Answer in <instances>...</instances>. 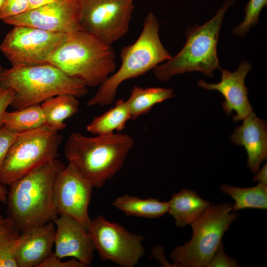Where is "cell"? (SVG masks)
Returning a JSON list of instances; mask_svg holds the SVG:
<instances>
[{
    "label": "cell",
    "mask_w": 267,
    "mask_h": 267,
    "mask_svg": "<svg viewBox=\"0 0 267 267\" xmlns=\"http://www.w3.org/2000/svg\"><path fill=\"white\" fill-rule=\"evenodd\" d=\"M55 159L12 182L7 193V216L20 232L54 221L58 214L53 199L58 173L65 167Z\"/></svg>",
    "instance_id": "1"
},
{
    "label": "cell",
    "mask_w": 267,
    "mask_h": 267,
    "mask_svg": "<svg viewBox=\"0 0 267 267\" xmlns=\"http://www.w3.org/2000/svg\"><path fill=\"white\" fill-rule=\"evenodd\" d=\"M134 143L133 138L125 134L89 137L74 132L68 136L64 152L68 163L93 187L99 188L122 169Z\"/></svg>",
    "instance_id": "2"
},
{
    "label": "cell",
    "mask_w": 267,
    "mask_h": 267,
    "mask_svg": "<svg viewBox=\"0 0 267 267\" xmlns=\"http://www.w3.org/2000/svg\"><path fill=\"white\" fill-rule=\"evenodd\" d=\"M47 63L88 87H99L116 66L111 45L82 28L66 35Z\"/></svg>",
    "instance_id": "3"
},
{
    "label": "cell",
    "mask_w": 267,
    "mask_h": 267,
    "mask_svg": "<svg viewBox=\"0 0 267 267\" xmlns=\"http://www.w3.org/2000/svg\"><path fill=\"white\" fill-rule=\"evenodd\" d=\"M160 24L155 14L148 13L138 39L121 50V65L99 87L86 103L88 107L106 106L114 100L119 86L125 81L139 77L154 69L172 57L159 37Z\"/></svg>",
    "instance_id": "4"
},
{
    "label": "cell",
    "mask_w": 267,
    "mask_h": 267,
    "mask_svg": "<svg viewBox=\"0 0 267 267\" xmlns=\"http://www.w3.org/2000/svg\"><path fill=\"white\" fill-rule=\"evenodd\" d=\"M0 87L15 93L11 106L15 110L40 104L52 96L70 94L78 98L88 93V87L80 80L67 75L58 68L44 64L12 66L3 69Z\"/></svg>",
    "instance_id": "5"
},
{
    "label": "cell",
    "mask_w": 267,
    "mask_h": 267,
    "mask_svg": "<svg viewBox=\"0 0 267 267\" xmlns=\"http://www.w3.org/2000/svg\"><path fill=\"white\" fill-rule=\"evenodd\" d=\"M234 3V0H225L208 22L188 26L186 41L182 49L153 69L156 79L167 82L175 75L192 71L213 77V72L221 69L217 51L220 30L226 12Z\"/></svg>",
    "instance_id": "6"
},
{
    "label": "cell",
    "mask_w": 267,
    "mask_h": 267,
    "mask_svg": "<svg viewBox=\"0 0 267 267\" xmlns=\"http://www.w3.org/2000/svg\"><path fill=\"white\" fill-rule=\"evenodd\" d=\"M238 216L229 203L211 204L190 224L193 232L190 240L172 250L170 258L174 266L206 267L223 234Z\"/></svg>",
    "instance_id": "7"
},
{
    "label": "cell",
    "mask_w": 267,
    "mask_h": 267,
    "mask_svg": "<svg viewBox=\"0 0 267 267\" xmlns=\"http://www.w3.org/2000/svg\"><path fill=\"white\" fill-rule=\"evenodd\" d=\"M46 125L22 133L13 143L0 171V184L9 186L37 167L58 158L63 137Z\"/></svg>",
    "instance_id": "8"
},
{
    "label": "cell",
    "mask_w": 267,
    "mask_h": 267,
    "mask_svg": "<svg viewBox=\"0 0 267 267\" xmlns=\"http://www.w3.org/2000/svg\"><path fill=\"white\" fill-rule=\"evenodd\" d=\"M87 229L95 250L103 261L134 267L144 254L143 236L129 232L122 225L101 215L91 219Z\"/></svg>",
    "instance_id": "9"
},
{
    "label": "cell",
    "mask_w": 267,
    "mask_h": 267,
    "mask_svg": "<svg viewBox=\"0 0 267 267\" xmlns=\"http://www.w3.org/2000/svg\"><path fill=\"white\" fill-rule=\"evenodd\" d=\"M67 34L27 26H14L5 36L0 49L12 66L47 63Z\"/></svg>",
    "instance_id": "10"
},
{
    "label": "cell",
    "mask_w": 267,
    "mask_h": 267,
    "mask_svg": "<svg viewBox=\"0 0 267 267\" xmlns=\"http://www.w3.org/2000/svg\"><path fill=\"white\" fill-rule=\"evenodd\" d=\"M81 2L82 29L110 45L127 33L134 0H81Z\"/></svg>",
    "instance_id": "11"
},
{
    "label": "cell",
    "mask_w": 267,
    "mask_h": 267,
    "mask_svg": "<svg viewBox=\"0 0 267 267\" xmlns=\"http://www.w3.org/2000/svg\"><path fill=\"white\" fill-rule=\"evenodd\" d=\"M93 187L68 163L58 173L54 184L53 199L57 214L70 217L88 228L91 220L88 207Z\"/></svg>",
    "instance_id": "12"
},
{
    "label": "cell",
    "mask_w": 267,
    "mask_h": 267,
    "mask_svg": "<svg viewBox=\"0 0 267 267\" xmlns=\"http://www.w3.org/2000/svg\"><path fill=\"white\" fill-rule=\"evenodd\" d=\"M81 0H59L2 20L13 26H27L69 34L81 29Z\"/></svg>",
    "instance_id": "13"
},
{
    "label": "cell",
    "mask_w": 267,
    "mask_h": 267,
    "mask_svg": "<svg viewBox=\"0 0 267 267\" xmlns=\"http://www.w3.org/2000/svg\"><path fill=\"white\" fill-rule=\"evenodd\" d=\"M251 68L250 63L244 61L240 63L234 72L221 68V80L218 83H208L204 80L197 82L200 87L208 90L218 91L223 95V109L228 115L233 111L236 112L232 117L235 122L243 120L253 112L248 98V89L244 83L245 77Z\"/></svg>",
    "instance_id": "14"
},
{
    "label": "cell",
    "mask_w": 267,
    "mask_h": 267,
    "mask_svg": "<svg viewBox=\"0 0 267 267\" xmlns=\"http://www.w3.org/2000/svg\"><path fill=\"white\" fill-rule=\"evenodd\" d=\"M55 226V256L60 259L71 257L89 266L95 250L88 229L73 218L59 215L54 220Z\"/></svg>",
    "instance_id": "15"
},
{
    "label": "cell",
    "mask_w": 267,
    "mask_h": 267,
    "mask_svg": "<svg viewBox=\"0 0 267 267\" xmlns=\"http://www.w3.org/2000/svg\"><path fill=\"white\" fill-rule=\"evenodd\" d=\"M55 230L52 221L22 231L15 252L17 267H39L52 253Z\"/></svg>",
    "instance_id": "16"
},
{
    "label": "cell",
    "mask_w": 267,
    "mask_h": 267,
    "mask_svg": "<svg viewBox=\"0 0 267 267\" xmlns=\"http://www.w3.org/2000/svg\"><path fill=\"white\" fill-rule=\"evenodd\" d=\"M243 120L231 136L232 142L243 146L248 155L247 166L257 173L267 156V125L253 111Z\"/></svg>",
    "instance_id": "17"
},
{
    "label": "cell",
    "mask_w": 267,
    "mask_h": 267,
    "mask_svg": "<svg viewBox=\"0 0 267 267\" xmlns=\"http://www.w3.org/2000/svg\"><path fill=\"white\" fill-rule=\"evenodd\" d=\"M168 202V212L175 219L176 225L180 227L196 221L212 204L188 189L175 193Z\"/></svg>",
    "instance_id": "18"
},
{
    "label": "cell",
    "mask_w": 267,
    "mask_h": 267,
    "mask_svg": "<svg viewBox=\"0 0 267 267\" xmlns=\"http://www.w3.org/2000/svg\"><path fill=\"white\" fill-rule=\"evenodd\" d=\"M78 98L72 94H62L42 102L41 106L45 117V125L58 131L65 128L64 121L79 111Z\"/></svg>",
    "instance_id": "19"
},
{
    "label": "cell",
    "mask_w": 267,
    "mask_h": 267,
    "mask_svg": "<svg viewBox=\"0 0 267 267\" xmlns=\"http://www.w3.org/2000/svg\"><path fill=\"white\" fill-rule=\"evenodd\" d=\"M174 96L172 89L160 87L144 88L134 86L126 100L131 115V119L149 112L156 104Z\"/></svg>",
    "instance_id": "20"
},
{
    "label": "cell",
    "mask_w": 267,
    "mask_h": 267,
    "mask_svg": "<svg viewBox=\"0 0 267 267\" xmlns=\"http://www.w3.org/2000/svg\"><path fill=\"white\" fill-rule=\"evenodd\" d=\"M131 120V115L126 100L120 99L115 105L102 114L94 117L87 126L86 130L96 135H106L120 132L126 127Z\"/></svg>",
    "instance_id": "21"
},
{
    "label": "cell",
    "mask_w": 267,
    "mask_h": 267,
    "mask_svg": "<svg viewBox=\"0 0 267 267\" xmlns=\"http://www.w3.org/2000/svg\"><path fill=\"white\" fill-rule=\"evenodd\" d=\"M113 205L128 216L155 219L166 214L168 210V202L157 199H141L125 194L117 197Z\"/></svg>",
    "instance_id": "22"
},
{
    "label": "cell",
    "mask_w": 267,
    "mask_h": 267,
    "mask_svg": "<svg viewBox=\"0 0 267 267\" xmlns=\"http://www.w3.org/2000/svg\"><path fill=\"white\" fill-rule=\"evenodd\" d=\"M45 123V117L41 104L29 106L11 112L6 111L2 119L3 126L17 133L40 128Z\"/></svg>",
    "instance_id": "23"
},
{
    "label": "cell",
    "mask_w": 267,
    "mask_h": 267,
    "mask_svg": "<svg viewBox=\"0 0 267 267\" xmlns=\"http://www.w3.org/2000/svg\"><path fill=\"white\" fill-rule=\"evenodd\" d=\"M221 189L223 194L229 195L234 200L233 212L246 208L267 209V185L259 183L255 186L240 188L222 184Z\"/></svg>",
    "instance_id": "24"
},
{
    "label": "cell",
    "mask_w": 267,
    "mask_h": 267,
    "mask_svg": "<svg viewBox=\"0 0 267 267\" xmlns=\"http://www.w3.org/2000/svg\"><path fill=\"white\" fill-rule=\"evenodd\" d=\"M20 232L9 218H0V267H17L15 252Z\"/></svg>",
    "instance_id": "25"
},
{
    "label": "cell",
    "mask_w": 267,
    "mask_h": 267,
    "mask_svg": "<svg viewBox=\"0 0 267 267\" xmlns=\"http://www.w3.org/2000/svg\"><path fill=\"white\" fill-rule=\"evenodd\" d=\"M267 5V0H249L244 8V18L234 28L233 34L239 37L245 36L251 28L258 24L259 15Z\"/></svg>",
    "instance_id": "26"
},
{
    "label": "cell",
    "mask_w": 267,
    "mask_h": 267,
    "mask_svg": "<svg viewBox=\"0 0 267 267\" xmlns=\"http://www.w3.org/2000/svg\"><path fill=\"white\" fill-rule=\"evenodd\" d=\"M21 134L14 132L4 126L0 127V171L10 148Z\"/></svg>",
    "instance_id": "27"
},
{
    "label": "cell",
    "mask_w": 267,
    "mask_h": 267,
    "mask_svg": "<svg viewBox=\"0 0 267 267\" xmlns=\"http://www.w3.org/2000/svg\"><path fill=\"white\" fill-rule=\"evenodd\" d=\"M30 0H5L0 11V19L17 15L27 11Z\"/></svg>",
    "instance_id": "28"
},
{
    "label": "cell",
    "mask_w": 267,
    "mask_h": 267,
    "mask_svg": "<svg viewBox=\"0 0 267 267\" xmlns=\"http://www.w3.org/2000/svg\"><path fill=\"white\" fill-rule=\"evenodd\" d=\"M239 267L236 261L227 256L224 253L223 244L221 242L206 267Z\"/></svg>",
    "instance_id": "29"
},
{
    "label": "cell",
    "mask_w": 267,
    "mask_h": 267,
    "mask_svg": "<svg viewBox=\"0 0 267 267\" xmlns=\"http://www.w3.org/2000/svg\"><path fill=\"white\" fill-rule=\"evenodd\" d=\"M84 263L76 259L62 261L52 252L51 255L39 267H86Z\"/></svg>",
    "instance_id": "30"
},
{
    "label": "cell",
    "mask_w": 267,
    "mask_h": 267,
    "mask_svg": "<svg viewBox=\"0 0 267 267\" xmlns=\"http://www.w3.org/2000/svg\"><path fill=\"white\" fill-rule=\"evenodd\" d=\"M14 95V91L12 89L0 87V127L3 126L4 114L7 107L11 105Z\"/></svg>",
    "instance_id": "31"
},
{
    "label": "cell",
    "mask_w": 267,
    "mask_h": 267,
    "mask_svg": "<svg viewBox=\"0 0 267 267\" xmlns=\"http://www.w3.org/2000/svg\"><path fill=\"white\" fill-rule=\"evenodd\" d=\"M267 165L266 163L264 167L257 172V174L253 177V179L258 181L259 183L267 185Z\"/></svg>",
    "instance_id": "32"
},
{
    "label": "cell",
    "mask_w": 267,
    "mask_h": 267,
    "mask_svg": "<svg viewBox=\"0 0 267 267\" xmlns=\"http://www.w3.org/2000/svg\"><path fill=\"white\" fill-rule=\"evenodd\" d=\"M58 0H30L28 10Z\"/></svg>",
    "instance_id": "33"
},
{
    "label": "cell",
    "mask_w": 267,
    "mask_h": 267,
    "mask_svg": "<svg viewBox=\"0 0 267 267\" xmlns=\"http://www.w3.org/2000/svg\"><path fill=\"white\" fill-rule=\"evenodd\" d=\"M8 191L5 186L0 184V202H6Z\"/></svg>",
    "instance_id": "34"
},
{
    "label": "cell",
    "mask_w": 267,
    "mask_h": 267,
    "mask_svg": "<svg viewBox=\"0 0 267 267\" xmlns=\"http://www.w3.org/2000/svg\"><path fill=\"white\" fill-rule=\"evenodd\" d=\"M3 70V69H2V68L1 67V65L0 64V87L1 79V76H2Z\"/></svg>",
    "instance_id": "35"
},
{
    "label": "cell",
    "mask_w": 267,
    "mask_h": 267,
    "mask_svg": "<svg viewBox=\"0 0 267 267\" xmlns=\"http://www.w3.org/2000/svg\"><path fill=\"white\" fill-rule=\"evenodd\" d=\"M5 0H0V11H1L3 5Z\"/></svg>",
    "instance_id": "36"
},
{
    "label": "cell",
    "mask_w": 267,
    "mask_h": 267,
    "mask_svg": "<svg viewBox=\"0 0 267 267\" xmlns=\"http://www.w3.org/2000/svg\"><path fill=\"white\" fill-rule=\"evenodd\" d=\"M2 217V216L1 215H0V218L1 217Z\"/></svg>",
    "instance_id": "37"
}]
</instances>
